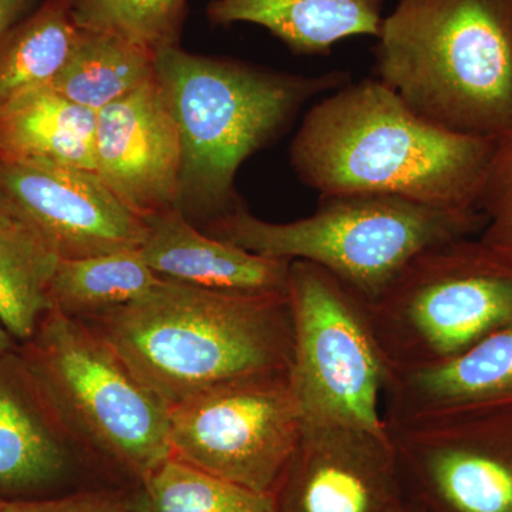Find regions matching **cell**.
Instances as JSON below:
<instances>
[{"label": "cell", "mask_w": 512, "mask_h": 512, "mask_svg": "<svg viewBox=\"0 0 512 512\" xmlns=\"http://www.w3.org/2000/svg\"><path fill=\"white\" fill-rule=\"evenodd\" d=\"M156 76V55L120 37L80 29L62 72L50 87L99 113Z\"/></svg>", "instance_id": "d6986e66"}, {"label": "cell", "mask_w": 512, "mask_h": 512, "mask_svg": "<svg viewBox=\"0 0 512 512\" xmlns=\"http://www.w3.org/2000/svg\"><path fill=\"white\" fill-rule=\"evenodd\" d=\"M365 309L389 369L443 362L512 323V259L454 239L416 256Z\"/></svg>", "instance_id": "52a82bcc"}, {"label": "cell", "mask_w": 512, "mask_h": 512, "mask_svg": "<svg viewBox=\"0 0 512 512\" xmlns=\"http://www.w3.org/2000/svg\"><path fill=\"white\" fill-rule=\"evenodd\" d=\"M124 512H156V510H154L146 490L141 487L140 491H137L130 500L126 501Z\"/></svg>", "instance_id": "83f0119b"}, {"label": "cell", "mask_w": 512, "mask_h": 512, "mask_svg": "<svg viewBox=\"0 0 512 512\" xmlns=\"http://www.w3.org/2000/svg\"><path fill=\"white\" fill-rule=\"evenodd\" d=\"M289 382L303 426H345L386 436L382 400L389 366L365 303L320 266L292 261Z\"/></svg>", "instance_id": "ba28073f"}, {"label": "cell", "mask_w": 512, "mask_h": 512, "mask_svg": "<svg viewBox=\"0 0 512 512\" xmlns=\"http://www.w3.org/2000/svg\"><path fill=\"white\" fill-rule=\"evenodd\" d=\"M161 281L140 249L60 259L50 284V303L72 318H93L137 301Z\"/></svg>", "instance_id": "44dd1931"}, {"label": "cell", "mask_w": 512, "mask_h": 512, "mask_svg": "<svg viewBox=\"0 0 512 512\" xmlns=\"http://www.w3.org/2000/svg\"><path fill=\"white\" fill-rule=\"evenodd\" d=\"M96 171L138 217L178 210L183 147L157 76L97 113Z\"/></svg>", "instance_id": "7c38bea8"}, {"label": "cell", "mask_w": 512, "mask_h": 512, "mask_svg": "<svg viewBox=\"0 0 512 512\" xmlns=\"http://www.w3.org/2000/svg\"><path fill=\"white\" fill-rule=\"evenodd\" d=\"M404 503L417 512H512V403L386 423Z\"/></svg>", "instance_id": "30bf717a"}, {"label": "cell", "mask_w": 512, "mask_h": 512, "mask_svg": "<svg viewBox=\"0 0 512 512\" xmlns=\"http://www.w3.org/2000/svg\"><path fill=\"white\" fill-rule=\"evenodd\" d=\"M19 224H23V222H20L18 218L12 214L8 205L0 198V228L15 227V225Z\"/></svg>", "instance_id": "f546056e"}, {"label": "cell", "mask_w": 512, "mask_h": 512, "mask_svg": "<svg viewBox=\"0 0 512 512\" xmlns=\"http://www.w3.org/2000/svg\"><path fill=\"white\" fill-rule=\"evenodd\" d=\"M3 501H5V500H0V508H2Z\"/></svg>", "instance_id": "1f68e13d"}, {"label": "cell", "mask_w": 512, "mask_h": 512, "mask_svg": "<svg viewBox=\"0 0 512 512\" xmlns=\"http://www.w3.org/2000/svg\"><path fill=\"white\" fill-rule=\"evenodd\" d=\"M188 0H72L79 29L107 33L158 55L180 46Z\"/></svg>", "instance_id": "603a6c76"}, {"label": "cell", "mask_w": 512, "mask_h": 512, "mask_svg": "<svg viewBox=\"0 0 512 512\" xmlns=\"http://www.w3.org/2000/svg\"><path fill=\"white\" fill-rule=\"evenodd\" d=\"M67 440L18 349L0 355V500L37 498L69 476Z\"/></svg>", "instance_id": "9a60e30c"}, {"label": "cell", "mask_w": 512, "mask_h": 512, "mask_svg": "<svg viewBox=\"0 0 512 512\" xmlns=\"http://www.w3.org/2000/svg\"><path fill=\"white\" fill-rule=\"evenodd\" d=\"M96 111L50 86L12 97L0 106V157L46 160L96 171Z\"/></svg>", "instance_id": "ac0fdd59"}, {"label": "cell", "mask_w": 512, "mask_h": 512, "mask_svg": "<svg viewBox=\"0 0 512 512\" xmlns=\"http://www.w3.org/2000/svg\"><path fill=\"white\" fill-rule=\"evenodd\" d=\"M386 423L512 403V323L458 355L423 367L389 369Z\"/></svg>", "instance_id": "5bb4252c"}, {"label": "cell", "mask_w": 512, "mask_h": 512, "mask_svg": "<svg viewBox=\"0 0 512 512\" xmlns=\"http://www.w3.org/2000/svg\"><path fill=\"white\" fill-rule=\"evenodd\" d=\"M478 210L485 218L481 241L512 259V133L497 141Z\"/></svg>", "instance_id": "d4e9b609"}, {"label": "cell", "mask_w": 512, "mask_h": 512, "mask_svg": "<svg viewBox=\"0 0 512 512\" xmlns=\"http://www.w3.org/2000/svg\"><path fill=\"white\" fill-rule=\"evenodd\" d=\"M126 501L101 491H86L55 498L3 501L0 512H124Z\"/></svg>", "instance_id": "484cf974"}, {"label": "cell", "mask_w": 512, "mask_h": 512, "mask_svg": "<svg viewBox=\"0 0 512 512\" xmlns=\"http://www.w3.org/2000/svg\"><path fill=\"white\" fill-rule=\"evenodd\" d=\"M211 23H252L268 30L295 55H329L356 36H379L383 0H212Z\"/></svg>", "instance_id": "e0dca14e"}, {"label": "cell", "mask_w": 512, "mask_h": 512, "mask_svg": "<svg viewBox=\"0 0 512 512\" xmlns=\"http://www.w3.org/2000/svg\"><path fill=\"white\" fill-rule=\"evenodd\" d=\"M59 261L28 225L0 228V320L16 342L32 338L52 309L50 284Z\"/></svg>", "instance_id": "7402d4cb"}, {"label": "cell", "mask_w": 512, "mask_h": 512, "mask_svg": "<svg viewBox=\"0 0 512 512\" xmlns=\"http://www.w3.org/2000/svg\"><path fill=\"white\" fill-rule=\"evenodd\" d=\"M0 198L60 259L140 249L146 239V220L94 170L0 157Z\"/></svg>", "instance_id": "8fae6325"}, {"label": "cell", "mask_w": 512, "mask_h": 512, "mask_svg": "<svg viewBox=\"0 0 512 512\" xmlns=\"http://www.w3.org/2000/svg\"><path fill=\"white\" fill-rule=\"evenodd\" d=\"M146 222L141 256L161 278L212 291L288 292L291 261L252 254L202 234L178 210L154 215Z\"/></svg>", "instance_id": "2e32d148"}, {"label": "cell", "mask_w": 512, "mask_h": 512, "mask_svg": "<svg viewBox=\"0 0 512 512\" xmlns=\"http://www.w3.org/2000/svg\"><path fill=\"white\" fill-rule=\"evenodd\" d=\"M18 355L69 439L141 483L171 458L168 407L96 329L50 309Z\"/></svg>", "instance_id": "8992f818"}, {"label": "cell", "mask_w": 512, "mask_h": 512, "mask_svg": "<svg viewBox=\"0 0 512 512\" xmlns=\"http://www.w3.org/2000/svg\"><path fill=\"white\" fill-rule=\"evenodd\" d=\"M33 0H0V42L22 20Z\"/></svg>", "instance_id": "4316f807"}, {"label": "cell", "mask_w": 512, "mask_h": 512, "mask_svg": "<svg viewBox=\"0 0 512 512\" xmlns=\"http://www.w3.org/2000/svg\"><path fill=\"white\" fill-rule=\"evenodd\" d=\"M141 484L156 512H279L275 494L256 493L174 458Z\"/></svg>", "instance_id": "cb8c5ba5"}, {"label": "cell", "mask_w": 512, "mask_h": 512, "mask_svg": "<svg viewBox=\"0 0 512 512\" xmlns=\"http://www.w3.org/2000/svg\"><path fill=\"white\" fill-rule=\"evenodd\" d=\"M156 76L173 111L181 147L178 211L217 220L241 204L235 177L319 94L349 83V74L295 76L238 60L170 47L156 56Z\"/></svg>", "instance_id": "3957f363"}, {"label": "cell", "mask_w": 512, "mask_h": 512, "mask_svg": "<svg viewBox=\"0 0 512 512\" xmlns=\"http://www.w3.org/2000/svg\"><path fill=\"white\" fill-rule=\"evenodd\" d=\"M497 140L424 119L379 79L345 84L313 104L291 144L293 170L320 195H394L478 210Z\"/></svg>", "instance_id": "6da1fadb"}, {"label": "cell", "mask_w": 512, "mask_h": 512, "mask_svg": "<svg viewBox=\"0 0 512 512\" xmlns=\"http://www.w3.org/2000/svg\"><path fill=\"white\" fill-rule=\"evenodd\" d=\"M480 210H444L394 195H320L318 210L269 222L244 205L208 224V234L252 254L306 261L375 302L416 256L483 231Z\"/></svg>", "instance_id": "5b68a950"}, {"label": "cell", "mask_w": 512, "mask_h": 512, "mask_svg": "<svg viewBox=\"0 0 512 512\" xmlns=\"http://www.w3.org/2000/svg\"><path fill=\"white\" fill-rule=\"evenodd\" d=\"M279 512H393L404 503L389 434L303 426L279 485Z\"/></svg>", "instance_id": "4fadbf2b"}, {"label": "cell", "mask_w": 512, "mask_h": 512, "mask_svg": "<svg viewBox=\"0 0 512 512\" xmlns=\"http://www.w3.org/2000/svg\"><path fill=\"white\" fill-rule=\"evenodd\" d=\"M16 349H18L16 340L10 336L8 330L3 326L2 320H0V355H6V353L13 352Z\"/></svg>", "instance_id": "f1b7e54d"}, {"label": "cell", "mask_w": 512, "mask_h": 512, "mask_svg": "<svg viewBox=\"0 0 512 512\" xmlns=\"http://www.w3.org/2000/svg\"><path fill=\"white\" fill-rule=\"evenodd\" d=\"M92 319L168 409L227 384L289 373L291 367L288 292L212 291L163 278L137 301Z\"/></svg>", "instance_id": "7a4b0ae2"}, {"label": "cell", "mask_w": 512, "mask_h": 512, "mask_svg": "<svg viewBox=\"0 0 512 512\" xmlns=\"http://www.w3.org/2000/svg\"><path fill=\"white\" fill-rule=\"evenodd\" d=\"M79 35L72 0H45L20 20L0 42V106L20 93L50 86Z\"/></svg>", "instance_id": "ffe728a7"}, {"label": "cell", "mask_w": 512, "mask_h": 512, "mask_svg": "<svg viewBox=\"0 0 512 512\" xmlns=\"http://www.w3.org/2000/svg\"><path fill=\"white\" fill-rule=\"evenodd\" d=\"M168 416L171 458L264 494L278 493L303 431L289 373L218 387Z\"/></svg>", "instance_id": "9c48e42d"}, {"label": "cell", "mask_w": 512, "mask_h": 512, "mask_svg": "<svg viewBox=\"0 0 512 512\" xmlns=\"http://www.w3.org/2000/svg\"><path fill=\"white\" fill-rule=\"evenodd\" d=\"M376 70L421 117L466 136L512 133V0H399Z\"/></svg>", "instance_id": "277c9868"}, {"label": "cell", "mask_w": 512, "mask_h": 512, "mask_svg": "<svg viewBox=\"0 0 512 512\" xmlns=\"http://www.w3.org/2000/svg\"><path fill=\"white\" fill-rule=\"evenodd\" d=\"M393 512H417V511L413 510V508L410 507L409 504L403 503L402 505H400L399 508H397V510H394Z\"/></svg>", "instance_id": "4dcf8cb0"}]
</instances>
